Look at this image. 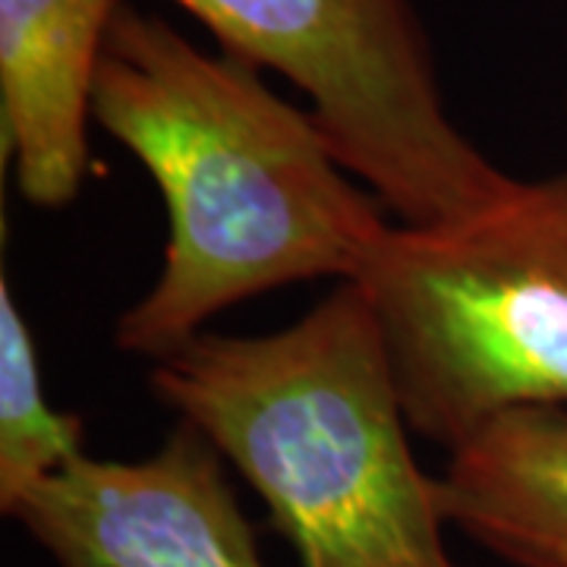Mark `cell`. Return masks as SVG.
Instances as JSON below:
<instances>
[{
    "instance_id": "obj_1",
    "label": "cell",
    "mask_w": 567,
    "mask_h": 567,
    "mask_svg": "<svg viewBox=\"0 0 567 567\" xmlns=\"http://www.w3.org/2000/svg\"><path fill=\"white\" fill-rule=\"evenodd\" d=\"M92 114L167 205L162 271L114 331L123 353L158 363L262 290L357 281L391 227L312 114L278 99L252 63L212 58L123 0L104 35Z\"/></svg>"
},
{
    "instance_id": "obj_2",
    "label": "cell",
    "mask_w": 567,
    "mask_h": 567,
    "mask_svg": "<svg viewBox=\"0 0 567 567\" xmlns=\"http://www.w3.org/2000/svg\"><path fill=\"white\" fill-rule=\"evenodd\" d=\"M152 388L256 488L303 567H461L357 281L271 334H196Z\"/></svg>"
},
{
    "instance_id": "obj_3",
    "label": "cell",
    "mask_w": 567,
    "mask_h": 567,
    "mask_svg": "<svg viewBox=\"0 0 567 567\" xmlns=\"http://www.w3.org/2000/svg\"><path fill=\"white\" fill-rule=\"evenodd\" d=\"M357 284L425 442L454 451L505 413L567 406V171L464 221L391 224Z\"/></svg>"
},
{
    "instance_id": "obj_4",
    "label": "cell",
    "mask_w": 567,
    "mask_h": 567,
    "mask_svg": "<svg viewBox=\"0 0 567 567\" xmlns=\"http://www.w3.org/2000/svg\"><path fill=\"white\" fill-rule=\"evenodd\" d=\"M224 51L281 73L353 177L404 227H442L517 186L447 114L410 0H174Z\"/></svg>"
},
{
    "instance_id": "obj_5",
    "label": "cell",
    "mask_w": 567,
    "mask_h": 567,
    "mask_svg": "<svg viewBox=\"0 0 567 567\" xmlns=\"http://www.w3.org/2000/svg\"><path fill=\"white\" fill-rule=\"evenodd\" d=\"M10 517L58 567H265L224 457L186 423L142 461L82 454Z\"/></svg>"
},
{
    "instance_id": "obj_6",
    "label": "cell",
    "mask_w": 567,
    "mask_h": 567,
    "mask_svg": "<svg viewBox=\"0 0 567 567\" xmlns=\"http://www.w3.org/2000/svg\"><path fill=\"white\" fill-rule=\"evenodd\" d=\"M121 0H0L3 148L39 208L76 199L104 35Z\"/></svg>"
},
{
    "instance_id": "obj_7",
    "label": "cell",
    "mask_w": 567,
    "mask_h": 567,
    "mask_svg": "<svg viewBox=\"0 0 567 567\" xmlns=\"http://www.w3.org/2000/svg\"><path fill=\"white\" fill-rule=\"evenodd\" d=\"M447 527L514 567H567V406L514 410L447 451Z\"/></svg>"
},
{
    "instance_id": "obj_8",
    "label": "cell",
    "mask_w": 567,
    "mask_h": 567,
    "mask_svg": "<svg viewBox=\"0 0 567 567\" xmlns=\"http://www.w3.org/2000/svg\"><path fill=\"white\" fill-rule=\"evenodd\" d=\"M82 420L48 404L32 331L17 293L0 278V507L82 457Z\"/></svg>"
}]
</instances>
